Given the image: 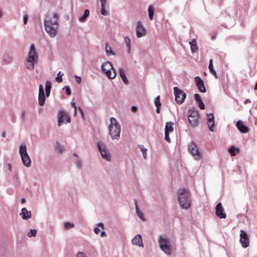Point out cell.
Instances as JSON below:
<instances>
[{"mask_svg": "<svg viewBox=\"0 0 257 257\" xmlns=\"http://www.w3.org/2000/svg\"><path fill=\"white\" fill-rule=\"evenodd\" d=\"M59 17L57 13H51L46 15L44 19L45 30L51 38L55 37L57 35L59 26Z\"/></svg>", "mask_w": 257, "mask_h": 257, "instance_id": "1", "label": "cell"}, {"mask_svg": "<svg viewBox=\"0 0 257 257\" xmlns=\"http://www.w3.org/2000/svg\"><path fill=\"white\" fill-rule=\"evenodd\" d=\"M72 108H74V117H76V116H77V109H76V103H75V102H73V103H72Z\"/></svg>", "mask_w": 257, "mask_h": 257, "instance_id": "41", "label": "cell"}, {"mask_svg": "<svg viewBox=\"0 0 257 257\" xmlns=\"http://www.w3.org/2000/svg\"><path fill=\"white\" fill-rule=\"evenodd\" d=\"M135 207H136V213H137V215L138 216V217L140 219H141L142 221H147V219H146L145 217V215H144L143 213H142V211L141 210H140V209L139 208V207H138V205H137V202H136V201L135 200Z\"/></svg>", "mask_w": 257, "mask_h": 257, "instance_id": "24", "label": "cell"}, {"mask_svg": "<svg viewBox=\"0 0 257 257\" xmlns=\"http://www.w3.org/2000/svg\"><path fill=\"white\" fill-rule=\"evenodd\" d=\"M195 82L196 83V87L201 93H205L206 92L207 90L205 89L203 81L199 76H197L195 78Z\"/></svg>", "mask_w": 257, "mask_h": 257, "instance_id": "18", "label": "cell"}, {"mask_svg": "<svg viewBox=\"0 0 257 257\" xmlns=\"http://www.w3.org/2000/svg\"><path fill=\"white\" fill-rule=\"evenodd\" d=\"M101 3V13L103 16H106L108 14L106 8H105V4L107 3V0H100Z\"/></svg>", "mask_w": 257, "mask_h": 257, "instance_id": "29", "label": "cell"}, {"mask_svg": "<svg viewBox=\"0 0 257 257\" xmlns=\"http://www.w3.org/2000/svg\"><path fill=\"white\" fill-rule=\"evenodd\" d=\"M58 124L59 126H61L64 124H68L71 122V118L68 113L64 110H60L57 115Z\"/></svg>", "mask_w": 257, "mask_h": 257, "instance_id": "9", "label": "cell"}, {"mask_svg": "<svg viewBox=\"0 0 257 257\" xmlns=\"http://www.w3.org/2000/svg\"><path fill=\"white\" fill-rule=\"evenodd\" d=\"M63 76V73L61 72H59L58 74H57V77L55 78L56 81L57 82H59V83H60V82H62V80H63V79H62V77Z\"/></svg>", "mask_w": 257, "mask_h": 257, "instance_id": "39", "label": "cell"}, {"mask_svg": "<svg viewBox=\"0 0 257 257\" xmlns=\"http://www.w3.org/2000/svg\"><path fill=\"white\" fill-rule=\"evenodd\" d=\"M125 41L127 47L128 51V53H131V41L130 39L128 37H126L125 38Z\"/></svg>", "mask_w": 257, "mask_h": 257, "instance_id": "34", "label": "cell"}, {"mask_svg": "<svg viewBox=\"0 0 257 257\" xmlns=\"http://www.w3.org/2000/svg\"><path fill=\"white\" fill-rule=\"evenodd\" d=\"M38 102L40 106H43L45 102V95L44 91L42 85H40L39 89V95H38Z\"/></svg>", "mask_w": 257, "mask_h": 257, "instance_id": "17", "label": "cell"}, {"mask_svg": "<svg viewBox=\"0 0 257 257\" xmlns=\"http://www.w3.org/2000/svg\"><path fill=\"white\" fill-rule=\"evenodd\" d=\"M148 14L149 16L150 19L151 20H152L153 19L154 15V9L153 6L152 5H150L149 9H148Z\"/></svg>", "mask_w": 257, "mask_h": 257, "instance_id": "36", "label": "cell"}, {"mask_svg": "<svg viewBox=\"0 0 257 257\" xmlns=\"http://www.w3.org/2000/svg\"><path fill=\"white\" fill-rule=\"evenodd\" d=\"M240 242L243 248H246L249 246V237L247 233L244 231H240Z\"/></svg>", "mask_w": 257, "mask_h": 257, "instance_id": "15", "label": "cell"}, {"mask_svg": "<svg viewBox=\"0 0 257 257\" xmlns=\"http://www.w3.org/2000/svg\"><path fill=\"white\" fill-rule=\"evenodd\" d=\"M28 19V17L27 15H25L24 16V23L25 25H26L27 23Z\"/></svg>", "mask_w": 257, "mask_h": 257, "instance_id": "45", "label": "cell"}, {"mask_svg": "<svg viewBox=\"0 0 257 257\" xmlns=\"http://www.w3.org/2000/svg\"><path fill=\"white\" fill-rule=\"evenodd\" d=\"M209 71H210V72L211 74L215 76V78L217 79L218 77H217V74L216 72H215V70H214V68H213V61L212 59H211V60H210V62H209Z\"/></svg>", "mask_w": 257, "mask_h": 257, "instance_id": "30", "label": "cell"}, {"mask_svg": "<svg viewBox=\"0 0 257 257\" xmlns=\"http://www.w3.org/2000/svg\"><path fill=\"white\" fill-rule=\"evenodd\" d=\"M76 164L79 168H81L82 166V162L80 160H77L76 161Z\"/></svg>", "mask_w": 257, "mask_h": 257, "instance_id": "42", "label": "cell"}, {"mask_svg": "<svg viewBox=\"0 0 257 257\" xmlns=\"http://www.w3.org/2000/svg\"><path fill=\"white\" fill-rule=\"evenodd\" d=\"M138 147L141 150V151L142 152L144 158L145 159H147V152L148 150L143 145H138Z\"/></svg>", "mask_w": 257, "mask_h": 257, "instance_id": "35", "label": "cell"}, {"mask_svg": "<svg viewBox=\"0 0 257 257\" xmlns=\"http://www.w3.org/2000/svg\"><path fill=\"white\" fill-rule=\"evenodd\" d=\"M178 199L180 207L182 209H187L191 205L189 192L185 188H182L178 192Z\"/></svg>", "mask_w": 257, "mask_h": 257, "instance_id": "3", "label": "cell"}, {"mask_svg": "<svg viewBox=\"0 0 257 257\" xmlns=\"http://www.w3.org/2000/svg\"><path fill=\"white\" fill-rule=\"evenodd\" d=\"M3 16V12L2 11L0 10V18H1V17H2Z\"/></svg>", "mask_w": 257, "mask_h": 257, "instance_id": "55", "label": "cell"}, {"mask_svg": "<svg viewBox=\"0 0 257 257\" xmlns=\"http://www.w3.org/2000/svg\"><path fill=\"white\" fill-rule=\"evenodd\" d=\"M8 166L9 170L11 172L12 171V165H11L10 163H9L8 164Z\"/></svg>", "mask_w": 257, "mask_h": 257, "instance_id": "51", "label": "cell"}, {"mask_svg": "<svg viewBox=\"0 0 257 257\" xmlns=\"http://www.w3.org/2000/svg\"><path fill=\"white\" fill-rule=\"evenodd\" d=\"M111 123L109 125V134L113 140H119L120 138L121 127L118 121L114 118L110 119Z\"/></svg>", "mask_w": 257, "mask_h": 257, "instance_id": "4", "label": "cell"}, {"mask_svg": "<svg viewBox=\"0 0 257 257\" xmlns=\"http://www.w3.org/2000/svg\"><path fill=\"white\" fill-rule=\"evenodd\" d=\"M200 118V114L196 108L192 107L189 109L188 112V119L192 126L194 128L197 126Z\"/></svg>", "mask_w": 257, "mask_h": 257, "instance_id": "5", "label": "cell"}, {"mask_svg": "<svg viewBox=\"0 0 257 257\" xmlns=\"http://www.w3.org/2000/svg\"><path fill=\"white\" fill-rule=\"evenodd\" d=\"M102 71L111 79H114L117 76V74L112 63L109 61L105 62L101 66Z\"/></svg>", "mask_w": 257, "mask_h": 257, "instance_id": "8", "label": "cell"}, {"mask_svg": "<svg viewBox=\"0 0 257 257\" xmlns=\"http://www.w3.org/2000/svg\"><path fill=\"white\" fill-rule=\"evenodd\" d=\"M174 93L175 97L176 103L179 105H182L185 100L186 95L183 91H182L177 87L174 88Z\"/></svg>", "mask_w": 257, "mask_h": 257, "instance_id": "11", "label": "cell"}, {"mask_svg": "<svg viewBox=\"0 0 257 257\" xmlns=\"http://www.w3.org/2000/svg\"><path fill=\"white\" fill-rule=\"evenodd\" d=\"M19 153L24 165L26 167H30L31 165V160L27 151V147L25 144L22 143L19 148Z\"/></svg>", "mask_w": 257, "mask_h": 257, "instance_id": "6", "label": "cell"}, {"mask_svg": "<svg viewBox=\"0 0 257 257\" xmlns=\"http://www.w3.org/2000/svg\"><path fill=\"white\" fill-rule=\"evenodd\" d=\"M119 73H120L121 77L122 78V79L124 83L125 84H128V80L127 77L126 76L124 70L122 69V68H119Z\"/></svg>", "mask_w": 257, "mask_h": 257, "instance_id": "27", "label": "cell"}, {"mask_svg": "<svg viewBox=\"0 0 257 257\" xmlns=\"http://www.w3.org/2000/svg\"><path fill=\"white\" fill-rule=\"evenodd\" d=\"M189 44L190 45V47H191L192 52L193 53L196 52L198 48H197V43H196L195 40H193L191 42H189Z\"/></svg>", "mask_w": 257, "mask_h": 257, "instance_id": "32", "label": "cell"}, {"mask_svg": "<svg viewBox=\"0 0 257 257\" xmlns=\"http://www.w3.org/2000/svg\"><path fill=\"white\" fill-rule=\"evenodd\" d=\"M188 150L192 156L196 160H200L201 154L200 151L194 142H191L188 146Z\"/></svg>", "mask_w": 257, "mask_h": 257, "instance_id": "12", "label": "cell"}, {"mask_svg": "<svg viewBox=\"0 0 257 257\" xmlns=\"http://www.w3.org/2000/svg\"><path fill=\"white\" fill-rule=\"evenodd\" d=\"M101 237H103V236H107V234H105V232H101Z\"/></svg>", "mask_w": 257, "mask_h": 257, "instance_id": "52", "label": "cell"}, {"mask_svg": "<svg viewBox=\"0 0 257 257\" xmlns=\"http://www.w3.org/2000/svg\"><path fill=\"white\" fill-rule=\"evenodd\" d=\"M216 215L220 219H225L226 217V214L225 211L223 209V207L222 206L221 203H219L217 205L215 208Z\"/></svg>", "mask_w": 257, "mask_h": 257, "instance_id": "19", "label": "cell"}, {"mask_svg": "<svg viewBox=\"0 0 257 257\" xmlns=\"http://www.w3.org/2000/svg\"><path fill=\"white\" fill-rule=\"evenodd\" d=\"M78 110L79 111V112H80V114H81V117H82V118L84 120V113H83V111L81 110V109L80 108V107H78Z\"/></svg>", "mask_w": 257, "mask_h": 257, "instance_id": "46", "label": "cell"}, {"mask_svg": "<svg viewBox=\"0 0 257 257\" xmlns=\"http://www.w3.org/2000/svg\"><path fill=\"white\" fill-rule=\"evenodd\" d=\"M38 55L34 44L30 47L29 52L26 57L25 66L27 69L29 70H34V66L38 62Z\"/></svg>", "mask_w": 257, "mask_h": 257, "instance_id": "2", "label": "cell"}, {"mask_svg": "<svg viewBox=\"0 0 257 257\" xmlns=\"http://www.w3.org/2000/svg\"><path fill=\"white\" fill-rule=\"evenodd\" d=\"M158 242L161 249L166 254L170 255L172 253V246L170 241L164 236H161L158 238Z\"/></svg>", "mask_w": 257, "mask_h": 257, "instance_id": "7", "label": "cell"}, {"mask_svg": "<svg viewBox=\"0 0 257 257\" xmlns=\"http://www.w3.org/2000/svg\"><path fill=\"white\" fill-rule=\"evenodd\" d=\"M6 136V132H3L2 133L3 137H5Z\"/></svg>", "mask_w": 257, "mask_h": 257, "instance_id": "54", "label": "cell"}, {"mask_svg": "<svg viewBox=\"0 0 257 257\" xmlns=\"http://www.w3.org/2000/svg\"><path fill=\"white\" fill-rule=\"evenodd\" d=\"M137 110H138V109H137V107H135V106H133L132 108H131V110H132V111L133 113H136V112H137Z\"/></svg>", "mask_w": 257, "mask_h": 257, "instance_id": "48", "label": "cell"}, {"mask_svg": "<svg viewBox=\"0 0 257 257\" xmlns=\"http://www.w3.org/2000/svg\"><path fill=\"white\" fill-rule=\"evenodd\" d=\"M89 10H85L83 15L82 16V17H80V18H79L80 21H81V22H84L89 16Z\"/></svg>", "mask_w": 257, "mask_h": 257, "instance_id": "37", "label": "cell"}, {"mask_svg": "<svg viewBox=\"0 0 257 257\" xmlns=\"http://www.w3.org/2000/svg\"><path fill=\"white\" fill-rule=\"evenodd\" d=\"M64 228H65L66 230H68L72 229V228H74L75 227L74 223H71L70 222H66V223H64Z\"/></svg>", "mask_w": 257, "mask_h": 257, "instance_id": "38", "label": "cell"}, {"mask_svg": "<svg viewBox=\"0 0 257 257\" xmlns=\"http://www.w3.org/2000/svg\"><path fill=\"white\" fill-rule=\"evenodd\" d=\"M74 156H76V157H79V156H78V155H77V154H76V153H74Z\"/></svg>", "mask_w": 257, "mask_h": 257, "instance_id": "56", "label": "cell"}, {"mask_svg": "<svg viewBox=\"0 0 257 257\" xmlns=\"http://www.w3.org/2000/svg\"><path fill=\"white\" fill-rule=\"evenodd\" d=\"M51 82L50 81H47L45 84V91L46 97H48L50 94L51 89Z\"/></svg>", "mask_w": 257, "mask_h": 257, "instance_id": "31", "label": "cell"}, {"mask_svg": "<svg viewBox=\"0 0 257 257\" xmlns=\"http://www.w3.org/2000/svg\"><path fill=\"white\" fill-rule=\"evenodd\" d=\"M66 93H67L68 95H71V90L69 87H66Z\"/></svg>", "mask_w": 257, "mask_h": 257, "instance_id": "44", "label": "cell"}, {"mask_svg": "<svg viewBox=\"0 0 257 257\" xmlns=\"http://www.w3.org/2000/svg\"><path fill=\"white\" fill-rule=\"evenodd\" d=\"M76 256H77V257H87V255H85V254H84V253L79 252V253L76 255Z\"/></svg>", "mask_w": 257, "mask_h": 257, "instance_id": "47", "label": "cell"}, {"mask_svg": "<svg viewBox=\"0 0 257 257\" xmlns=\"http://www.w3.org/2000/svg\"><path fill=\"white\" fill-rule=\"evenodd\" d=\"M26 202V200L25 199H24V198H22L21 200V203L22 204H23V203H25Z\"/></svg>", "mask_w": 257, "mask_h": 257, "instance_id": "53", "label": "cell"}, {"mask_svg": "<svg viewBox=\"0 0 257 257\" xmlns=\"http://www.w3.org/2000/svg\"><path fill=\"white\" fill-rule=\"evenodd\" d=\"M194 99L196 101V103H197L199 108H200V110H204L205 109V105L204 103H203L201 97H200V95L198 94H195L194 95Z\"/></svg>", "mask_w": 257, "mask_h": 257, "instance_id": "23", "label": "cell"}, {"mask_svg": "<svg viewBox=\"0 0 257 257\" xmlns=\"http://www.w3.org/2000/svg\"><path fill=\"white\" fill-rule=\"evenodd\" d=\"M154 104L156 107V112L157 114H160V109L161 107V103L160 102V95H158L155 99Z\"/></svg>", "mask_w": 257, "mask_h": 257, "instance_id": "25", "label": "cell"}, {"mask_svg": "<svg viewBox=\"0 0 257 257\" xmlns=\"http://www.w3.org/2000/svg\"><path fill=\"white\" fill-rule=\"evenodd\" d=\"M97 226L98 227H101V229H103H103H105V228H104V225H103V223H99Z\"/></svg>", "mask_w": 257, "mask_h": 257, "instance_id": "49", "label": "cell"}, {"mask_svg": "<svg viewBox=\"0 0 257 257\" xmlns=\"http://www.w3.org/2000/svg\"><path fill=\"white\" fill-rule=\"evenodd\" d=\"M20 215L21 216L24 220L27 221L32 217L31 211L27 210L26 208H23L21 209V213H20Z\"/></svg>", "mask_w": 257, "mask_h": 257, "instance_id": "20", "label": "cell"}, {"mask_svg": "<svg viewBox=\"0 0 257 257\" xmlns=\"http://www.w3.org/2000/svg\"><path fill=\"white\" fill-rule=\"evenodd\" d=\"M105 51H106L107 54L109 56L115 55V53L114 52V51L112 50V49L110 47L108 43H106V44H105Z\"/></svg>", "mask_w": 257, "mask_h": 257, "instance_id": "33", "label": "cell"}, {"mask_svg": "<svg viewBox=\"0 0 257 257\" xmlns=\"http://www.w3.org/2000/svg\"><path fill=\"white\" fill-rule=\"evenodd\" d=\"M132 244L139 246V247H144V244L143 243V240L141 236L138 234L135 236L134 238L132 240Z\"/></svg>", "mask_w": 257, "mask_h": 257, "instance_id": "22", "label": "cell"}, {"mask_svg": "<svg viewBox=\"0 0 257 257\" xmlns=\"http://www.w3.org/2000/svg\"><path fill=\"white\" fill-rule=\"evenodd\" d=\"M136 32L137 37L140 38L142 37L145 36L147 34V31L143 25L142 24L141 22H138L136 28Z\"/></svg>", "mask_w": 257, "mask_h": 257, "instance_id": "14", "label": "cell"}, {"mask_svg": "<svg viewBox=\"0 0 257 257\" xmlns=\"http://www.w3.org/2000/svg\"><path fill=\"white\" fill-rule=\"evenodd\" d=\"M207 124L209 126V130L211 132H213L215 127V117L213 113L207 114Z\"/></svg>", "mask_w": 257, "mask_h": 257, "instance_id": "16", "label": "cell"}, {"mask_svg": "<svg viewBox=\"0 0 257 257\" xmlns=\"http://www.w3.org/2000/svg\"><path fill=\"white\" fill-rule=\"evenodd\" d=\"M236 127L238 130L242 133H247L249 132V129L246 126H245L242 121L239 120L236 123Z\"/></svg>", "mask_w": 257, "mask_h": 257, "instance_id": "21", "label": "cell"}, {"mask_svg": "<svg viewBox=\"0 0 257 257\" xmlns=\"http://www.w3.org/2000/svg\"><path fill=\"white\" fill-rule=\"evenodd\" d=\"M97 146L102 158L108 161H111V156L105 145L101 142L99 141L97 142Z\"/></svg>", "mask_w": 257, "mask_h": 257, "instance_id": "10", "label": "cell"}, {"mask_svg": "<svg viewBox=\"0 0 257 257\" xmlns=\"http://www.w3.org/2000/svg\"><path fill=\"white\" fill-rule=\"evenodd\" d=\"M174 123L172 122H167L166 124L165 129V139L168 142H170V139L169 137V135L172 133L174 130Z\"/></svg>", "mask_w": 257, "mask_h": 257, "instance_id": "13", "label": "cell"}, {"mask_svg": "<svg viewBox=\"0 0 257 257\" xmlns=\"http://www.w3.org/2000/svg\"><path fill=\"white\" fill-rule=\"evenodd\" d=\"M36 234H37V231L36 230H31L30 232H28V236L30 238H31L32 236L35 237Z\"/></svg>", "mask_w": 257, "mask_h": 257, "instance_id": "40", "label": "cell"}, {"mask_svg": "<svg viewBox=\"0 0 257 257\" xmlns=\"http://www.w3.org/2000/svg\"><path fill=\"white\" fill-rule=\"evenodd\" d=\"M94 232H95V234H99V232H101V230H99V229H98V228H95V230H94Z\"/></svg>", "mask_w": 257, "mask_h": 257, "instance_id": "50", "label": "cell"}, {"mask_svg": "<svg viewBox=\"0 0 257 257\" xmlns=\"http://www.w3.org/2000/svg\"><path fill=\"white\" fill-rule=\"evenodd\" d=\"M75 76V79H76V82L77 83H80V82H81V78L79 76H77L76 75H75L74 76Z\"/></svg>", "mask_w": 257, "mask_h": 257, "instance_id": "43", "label": "cell"}, {"mask_svg": "<svg viewBox=\"0 0 257 257\" xmlns=\"http://www.w3.org/2000/svg\"><path fill=\"white\" fill-rule=\"evenodd\" d=\"M55 149H56V151L57 152V153L59 154H63L66 151V149L64 147L59 143V142H57L55 145Z\"/></svg>", "mask_w": 257, "mask_h": 257, "instance_id": "26", "label": "cell"}, {"mask_svg": "<svg viewBox=\"0 0 257 257\" xmlns=\"http://www.w3.org/2000/svg\"><path fill=\"white\" fill-rule=\"evenodd\" d=\"M240 149L238 147H236L235 146H232L229 149V152L231 155V156H235L236 154L240 152Z\"/></svg>", "mask_w": 257, "mask_h": 257, "instance_id": "28", "label": "cell"}]
</instances>
